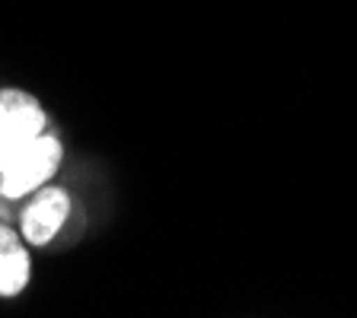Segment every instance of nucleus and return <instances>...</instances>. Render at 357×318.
Here are the masks:
<instances>
[{
  "label": "nucleus",
  "instance_id": "nucleus-3",
  "mask_svg": "<svg viewBox=\"0 0 357 318\" xmlns=\"http://www.w3.org/2000/svg\"><path fill=\"white\" fill-rule=\"evenodd\" d=\"M29 274L32 264L22 236H16L7 223H0V296H20L29 283Z\"/></svg>",
  "mask_w": 357,
  "mask_h": 318
},
{
  "label": "nucleus",
  "instance_id": "nucleus-1",
  "mask_svg": "<svg viewBox=\"0 0 357 318\" xmlns=\"http://www.w3.org/2000/svg\"><path fill=\"white\" fill-rule=\"evenodd\" d=\"M61 153V141L45 131L32 141L0 147V194L16 200L42 188L58 172Z\"/></svg>",
  "mask_w": 357,
  "mask_h": 318
},
{
  "label": "nucleus",
  "instance_id": "nucleus-4",
  "mask_svg": "<svg viewBox=\"0 0 357 318\" xmlns=\"http://www.w3.org/2000/svg\"><path fill=\"white\" fill-rule=\"evenodd\" d=\"M0 125H3V105H0Z\"/></svg>",
  "mask_w": 357,
  "mask_h": 318
},
{
  "label": "nucleus",
  "instance_id": "nucleus-2",
  "mask_svg": "<svg viewBox=\"0 0 357 318\" xmlns=\"http://www.w3.org/2000/svg\"><path fill=\"white\" fill-rule=\"evenodd\" d=\"M67 214H70V198H67L64 188H36L29 207L20 216V236L29 245H48L67 223Z\"/></svg>",
  "mask_w": 357,
  "mask_h": 318
}]
</instances>
